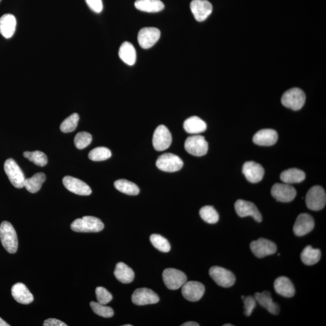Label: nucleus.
<instances>
[{"mask_svg":"<svg viewBox=\"0 0 326 326\" xmlns=\"http://www.w3.org/2000/svg\"><path fill=\"white\" fill-rule=\"evenodd\" d=\"M0 239L8 253H15L18 250V237L15 230L10 222H2L0 225Z\"/></svg>","mask_w":326,"mask_h":326,"instance_id":"nucleus-1","label":"nucleus"},{"mask_svg":"<svg viewBox=\"0 0 326 326\" xmlns=\"http://www.w3.org/2000/svg\"><path fill=\"white\" fill-rule=\"evenodd\" d=\"M71 228L75 232L97 233L104 228L101 219L94 216H84L77 219L71 224Z\"/></svg>","mask_w":326,"mask_h":326,"instance_id":"nucleus-2","label":"nucleus"},{"mask_svg":"<svg viewBox=\"0 0 326 326\" xmlns=\"http://www.w3.org/2000/svg\"><path fill=\"white\" fill-rule=\"evenodd\" d=\"M306 204L309 209L311 210H322L326 204V194L324 188L319 185L310 188L306 196Z\"/></svg>","mask_w":326,"mask_h":326,"instance_id":"nucleus-3","label":"nucleus"},{"mask_svg":"<svg viewBox=\"0 0 326 326\" xmlns=\"http://www.w3.org/2000/svg\"><path fill=\"white\" fill-rule=\"evenodd\" d=\"M306 95L303 91L298 88H291L284 94L282 97V104L285 107L294 111L300 110L305 105Z\"/></svg>","mask_w":326,"mask_h":326,"instance_id":"nucleus-4","label":"nucleus"},{"mask_svg":"<svg viewBox=\"0 0 326 326\" xmlns=\"http://www.w3.org/2000/svg\"><path fill=\"white\" fill-rule=\"evenodd\" d=\"M163 279L164 284L170 290H177L187 282L186 275L181 271L167 268L163 271Z\"/></svg>","mask_w":326,"mask_h":326,"instance_id":"nucleus-5","label":"nucleus"},{"mask_svg":"<svg viewBox=\"0 0 326 326\" xmlns=\"http://www.w3.org/2000/svg\"><path fill=\"white\" fill-rule=\"evenodd\" d=\"M4 169L11 184L18 188L24 187L25 176L15 160L9 159L5 162Z\"/></svg>","mask_w":326,"mask_h":326,"instance_id":"nucleus-6","label":"nucleus"},{"mask_svg":"<svg viewBox=\"0 0 326 326\" xmlns=\"http://www.w3.org/2000/svg\"><path fill=\"white\" fill-rule=\"evenodd\" d=\"M183 164L182 160L178 156L171 153L163 154L156 162L157 167L166 172H175L181 170Z\"/></svg>","mask_w":326,"mask_h":326,"instance_id":"nucleus-7","label":"nucleus"},{"mask_svg":"<svg viewBox=\"0 0 326 326\" xmlns=\"http://www.w3.org/2000/svg\"><path fill=\"white\" fill-rule=\"evenodd\" d=\"M209 274L216 284L220 287L230 288L235 284V276L232 272L224 268L217 266L211 267L209 270Z\"/></svg>","mask_w":326,"mask_h":326,"instance_id":"nucleus-8","label":"nucleus"},{"mask_svg":"<svg viewBox=\"0 0 326 326\" xmlns=\"http://www.w3.org/2000/svg\"><path fill=\"white\" fill-rule=\"evenodd\" d=\"M184 148L191 155L201 157L207 153L208 146L204 137L196 135L188 137Z\"/></svg>","mask_w":326,"mask_h":326,"instance_id":"nucleus-9","label":"nucleus"},{"mask_svg":"<svg viewBox=\"0 0 326 326\" xmlns=\"http://www.w3.org/2000/svg\"><path fill=\"white\" fill-rule=\"evenodd\" d=\"M172 142V137L168 128L162 125L156 128L154 133L153 147L158 151L166 150L170 147Z\"/></svg>","mask_w":326,"mask_h":326,"instance_id":"nucleus-10","label":"nucleus"},{"mask_svg":"<svg viewBox=\"0 0 326 326\" xmlns=\"http://www.w3.org/2000/svg\"><path fill=\"white\" fill-rule=\"evenodd\" d=\"M271 194L277 201L290 202L295 199L297 191L295 188L287 183H276L271 188Z\"/></svg>","mask_w":326,"mask_h":326,"instance_id":"nucleus-11","label":"nucleus"},{"mask_svg":"<svg viewBox=\"0 0 326 326\" xmlns=\"http://www.w3.org/2000/svg\"><path fill=\"white\" fill-rule=\"evenodd\" d=\"M250 248L254 256L258 258H264L266 256L273 255L277 251V245L275 243L264 238H260L251 242Z\"/></svg>","mask_w":326,"mask_h":326,"instance_id":"nucleus-12","label":"nucleus"},{"mask_svg":"<svg viewBox=\"0 0 326 326\" xmlns=\"http://www.w3.org/2000/svg\"><path fill=\"white\" fill-rule=\"evenodd\" d=\"M234 208L237 215L240 217L251 216L257 222L262 221V214L253 202L239 199L234 204Z\"/></svg>","mask_w":326,"mask_h":326,"instance_id":"nucleus-13","label":"nucleus"},{"mask_svg":"<svg viewBox=\"0 0 326 326\" xmlns=\"http://www.w3.org/2000/svg\"><path fill=\"white\" fill-rule=\"evenodd\" d=\"M181 293L183 297L188 301L197 302L204 296L205 287L201 283L187 281L182 287Z\"/></svg>","mask_w":326,"mask_h":326,"instance_id":"nucleus-14","label":"nucleus"},{"mask_svg":"<svg viewBox=\"0 0 326 326\" xmlns=\"http://www.w3.org/2000/svg\"><path fill=\"white\" fill-rule=\"evenodd\" d=\"M161 32L159 28L156 27H145L140 30L138 35V41L141 47L148 49L156 44L159 41Z\"/></svg>","mask_w":326,"mask_h":326,"instance_id":"nucleus-15","label":"nucleus"},{"mask_svg":"<svg viewBox=\"0 0 326 326\" xmlns=\"http://www.w3.org/2000/svg\"><path fill=\"white\" fill-rule=\"evenodd\" d=\"M159 300V297L155 292L148 288L137 289L132 296L133 303L138 306L156 304Z\"/></svg>","mask_w":326,"mask_h":326,"instance_id":"nucleus-16","label":"nucleus"},{"mask_svg":"<svg viewBox=\"0 0 326 326\" xmlns=\"http://www.w3.org/2000/svg\"><path fill=\"white\" fill-rule=\"evenodd\" d=\"M62 182L65 187L73 193L81 196H88L92 193L89 185L81 179L67 176L63 178Z\"/></svg>","mask_w":326,"mask_h":326,"instance_id":"nucleus-17","label":"nucleus"},{"mask_svg":"<svg viewBox=\"0 0 326 326\" xmlns=\"http://www.w3.org/2000/svg\"><path fill=\"white\" fill-rule=\"evenodd\" d=\"M315 227L314 219L310 214L302 213L297 217L293 227L294 233L297 236H303L313 231Z\"/></svg>","mask_w":326,"mask_h":326,"instance_id":"nucleus-18","label":"nucleus"},{"mask_svg":"<svg viewBox=\"0 0 326 326\" xmlns=\"http://www.w3.org/2000/svg\"><path fill=\"white\" fill-rule=\"evenodd\" d=\"M191 12L199 22L204 21L212 12V5L207 0H193L190 3Z\"/></svg>","mask_w":326,"mask_h":326,"instance_id":"nucleus-19","label":"nucleus"},{"mask_svg":"<svg viewBox=\"0 0 326 326\" xmlns=\"http://www.w3.org/2000/svg\"><path fill=\"white\" fill-rule=\"evenodd\" d=\"M242 172L249 182L257 183L264 178L265 170L259 163L248 162L243 165Z\"/></svg>","mask_w":326,"mask_h":326,"instance_id":"nucleus-20","label":"nucleus"},{"mask_svg":"<svg viewBox=\"0 0 326 326\" xmlns=\"http://www.w3.org/2000/svg\"><path fill=\"white\" fill-rule=\"evenodd\" d=\"M253 140L254 144L257 145L270 147L276 144L278 140V134L272 129H264L255 134Z\"/></svg>","mask_w":326,"mask_h":326,"instance_id":"nucleus-21","label":"nucleus"},{"mask_svg":"<svg viewBox=\"0 0 326 326\" xmlns=\"http://www.w3.org/2000/svg\"><path fill=\"white\" fill-rule=\"evenodd\" d=\"M274 290L279 295L291 298L295 295V288L290 279L282 276L277 278L274 284Z\"/></svg>","mask_w":326,"mask_h":326,"instance_id":"nucleus-22","label":"nucleus"},{"mask_svg":"<svg viewBox=\"0 0 326 326\" xmlns=\"http://www.w3.org/2000/svg\"><path fill=\"white\" fill-rule=\"evenodd\" d=\"M254 299L256 302L267 310L269 313L273 315H278L280 308L277 303L274 302L270 292L264 291L262 293H257L254 294Z\"/></svg>","mask_w":326,"mask_h":326,"instance_id":"nucleus-23","label":"nucleus"},{"mask_svg":"<svg viewBox=\"0 0 326 326\" xmlns=\"http://www.w3.org/2000/svg\"><path fill=\"white\" fill-rule=\"evenodd\" d=\"M16 19L12 14L7 13L0 18V33L5 38H12L15 32Z\"/></svg>","mask_w":326,"mask_h":326,"instance_id":"nucleus-24","label":"nucleus"},{"mask_svg":"<svg viewBox=\"0 0 326 326\" xmlns=\"http://www.w3.org/2000/svg\"><path fill=\"white\" fill-rule=\"evenodd\" d=\"M12 295L17 302L23 305H28L33 301V296L24 284L18 283L12 288Z\"/></svg>","mask_w":326,"mask_h":326,"instance_id":"nucleus-25","label":"nucleus"},{"mask_svg":"<svg viewBox=\"0 0 326 326\" xmlns=\"http://www.w3.org/2000/svg\"><path fill=\"white\" fill-rule=\"evenodd\" d=\"M183 127L188 134H198L207 130V124L197 116H192L185 120Z\"/></svg>","mask_w":326,"mask_h":326,"instance_id":"nucleus-26","label":"nucleus"},{"mask_svg":"<svg viewBox=\"0 0 326 326\" xmlns=\"http://www.w3.org/2000/svg\"><path fill=\"white\" fill-rule=\"evenodd\" d=\"M114 276L119 282L125 284H130L135 277L132 269L123 262H119L117 264L114 271Z\"/></svg>","mask_w":326,"mask_h":326,"instance_id":"nucleus-27","label":"nucleus"},{"mask_svg":"<svg viewBox=\"0 0 326 326\" xmlns=\"http://www.w3.org/2000/svg\"><path fill=\"white\" fill-rule=\"evenodd\" d=\"M134 4L137 9L150 13L159 12L164 8L160 0H137Z\"/></svg>","mask_w":326,"mask_h":326,"instance_id":"nucleus-28","label":"nucleus"},{"mask_svg":"<svg viewBox=\"0 0 326 326\" xmlns=\"http://www.w3.org/2000/svg\"><path fill=\"white\" fill-rule=\"evenodd\" d=\"M120 58L128 65L135 64L137 59V54L135 48L131 43L124 42L120 47L119 51Z\"/></svg>","mask_w":326,"mask_h":326,"instance_id":"nucleus-29","label":"nucleus"},{"mask_svg":"<svg viewBox=\"0 0 326 326\" xmlns=\"http://www.w3.org/2000/svg\"><path fill=\"white\" fill-rule=\"evenodd\" d=\"M306 175L304 171L296 168H289L286 170L280 175V179L287 184H296L304 181Z\"/></svg>","mask_w":326,"mask_h":326,"instance_id":"nucleus-30","label":"nucleus"},{"mask_svg":"<svg viewBox=\"0 0 326 326\" xmlns=\"http://www.w3.org/2000/svg\"><path fill=\"white\" fill-rule=\"evenodd\" d=\"M45 179L46 176L44 173H37L31 178L25 179L24 187L30 193H35L41 189Z\"/></svg>","mask_w":326,"mask_h":326,"instance_id":"nucleus-31","label":"nucleus"},{"mask_svg":"<svg viewBox=\"0 0 326 326\" xmlns=\"http://www.w3.org/2000/svg\"><path fill=\"white\" fill-rule=\"evenodd\" d=\"M321 251L319 249H315L309 245L303 250L301 259L303 264L311 266L317 264L321 258Z\"/></svg>","mask_w":326,"mask_h":326,"instance_id":"nucleus-32","label":"nucleus"},{"mask_svg":"<svg viewBox=\"0 0 326 326\" xmlns=\"http://www.w3.org/2000/svg\"><path fill=\"white\" fill-rule=\"evenodd\" d=\"M117 190L128 195L136 196L140 193L139 187L133 182L126 179H119L114 182Z\"/></svg>","mask_w":326,"mask_h":326,"instance_id":"nucleus-33","label":"nucleus"},{"mask_svg":"<svg viewBox=\"0 0 326 326\" xmlns=\"http://www.w3.org/2000/svg\"><path fill=\"white\" fill-rule=\"evenodd\" d=\"M200 216L208 224H216L219 221V216L212 206H204L199 211Z\"/></svg>","mask_w":326,"mask_h":326,"instance_id":"nucleus-34","label":"nucleus"},{"mask_svg":"<svg viewBox=\"0 0 326 326\" xmlns=\"http://www.w3.org/2000/svg\"><path fill=\"white\" fill-rule=\"evenodd\" d=\"M25 158L33 162L38 166H45L47 164L48 160L46 155L41 151L25 152L23 154Z\"/></svg>","mask_w":326,"mask_h":326,"instance_id":"nucleus-35","label":"nucleus"},{"mask_svg":"<svg viewBox=\"0 0 326 326\" xmlns=\"http://www.w3.org/2000/svg\"><path fill=\"white\" fill-rule=\"evenodd\" d=\"M112 156L111 152L109 149L105 147H98L94 148L90 152L88 157L94 162H101L108 160Z\"/></svg>","mask_w":326,"mask_h":326,"instance_id":"nucleus-36","label":"nucleus"},{"mask_svg":"<svg viewBox=\"0 0 326 326\" xmlns=\"http://www.w3.org/2000/svg\"><path fill=\"white\" fill-rule=\"evenodd\" d=\"M150 241L154 247L163 253L170 250V245L167 240L159 234H154L150 237Z\"/></svg>","mask_w":326,"mask_h":326,"instance_id":"nucleus-37","label":"nucleus"},{"mask_svg":"<svg viewBox=\"0 0 326 326\" xmlns=\"http://www.w3.org/2000/svg\"><path fill=\"white\" fill-rule=\"evenodd\" d=\"M79 121L78 114L74 113L64 120L60 126L62 133H69L76 130Z\"/></svg>","mask_w":326,"mask_h":326,"instance_id":"nucleus-38","label":"nucleus"},{"mask_svg":"<svg viewBox=\"0 0 326 326\" xmlns=\"http://www.w3.org/2000/svg\"><path fill=\"white\" fill-rule=\"evenodd\" d=\"M90 307L94 313L104 318H111L114 316V311L112 308L100 304L98 302H91Z\"/></svg>","mask_w":326,"mask_h":326,"instance_id":"nucleus-39","label":"nucleus"},{"mask_svg":"<svg viewBox=\"0 0 326 326\" xmlns=\"http://www.w3.org/2000/svg\"><path fill=\"white\" fill-rule=\"evenodd\" d=\"M74 141L77 148L79 150H83L91 144L92 142V136L87 132L79 133L77 134Z\"/></svg>","mask_w":326,"mask_h":326,"instance_id":"nucleus-40","label":"nucleus"},{"mask_svg":"<svg viewBox=\"0 0 326 326\" xmlns=\"http://www.w3.org/2000/svg\"><path fill=\"white\" fill-rule=\"evenodd\" d=\"M97 302L102 305H107L113 300L110 293L103 287H97L96 290Z\"/></svg>","mask_w":326,"mask_h":326,"instance_id":"nucleus-41","label":"nucleus"},{"mask_svg":"<svg viewBox=\"0 0 326 326\" xmlns=\"http://www.w3.org/2000/svg\"><path fill=\"white\" fill-rule=\"evenodd\" d=\"M243 300L244 303V314L247 317L250 316L256 307V300L254 297L250 296L245 297Z\"/></svg>","mask_w":326,"mask_h":326,"instance_id":"nucleus-42","label":"nucleus"},{"mask_svg":"<svg viewBox=\"0 0 326 326\" xmlns=\"http://www.w3.org/2000/svg\"><path fill=\"white\" fill-rule=\"evenodd\" d=\"M86 3L93 12L99 13L103 10V3L102 0H85Z\"/></svg>","mask_w":326,"mask_h":326,"instance_id":"nucleus-43","label":"nucleus"},{"mask_svg":"<svg viewBox=\"0 0 326 326\" xmlns=\"http://www.w3.org/2000/svg\"><path fill=\"white\" fill-rule=\"evenodd\" d=\"M44 326H67L65 323L55 319H48L43 324Z\"/></svg>","mask_w":326,"mask_h":326,"instance_id":"nucleus-44","label":"nucleus"},{"mask_svg":"<svg viewBox=\"0 0 326 326\" xmlns=\"http://www.w3.org/2000/svg\"><path fill=\"white\" fill-rule=\"evenodd\" d=\"M181 326H199V325L198 323L193 322H188L187 323H184L181 325Z\"/></svg>","mask_w":326,"mask_h":326,"instance_id":"nucleus-45","label":"nucleus"},{"mask_svg":"<svg viewBox=\"0 0 326 326\" xmlns=\"http://www.w3.org/2000/svg\"><path fill=\"white\" fill-rule=\"evenodd\" d=\"M10 325L7 324V323L4 321L1 317H0V326H9Z\"/></svg>","mask_w":326,"mask_h":326,"instance_id":"nucleus-46","label":"nucleus"},{"mask_svg":"<svg viewBox=\"0 0 326 326\" xmlns=\"http://www.w3.org/2000/svg\"><path fill=\"white\" fill-rule=\"evenodd\" d=\"M233 326V325H231V324H230V325H229V324H226V325H224V326Z\"/></svg>","mask_w":326,"mask_h":326,"instance_id":"nucleus-47","label":"nucleus"},{"mask_svg":"<svg viewBox=\"0 0 326 326\" xmlns=\"http://www.w3.org/2000/svg\"><path fill=\"white\" fill-rule=\"evenodd\" d=\"M124 326H132V325H124Z\"/></svg>","mask_w":326,"mask_h":326,"instance_id":"nucleus-48","label":"nucleus"},{"mask_svg":"<svg viewBox=\"0 0 326 326\" xmlns=\"http://www.w3.org/2000/svg\"><path fill=\"white\" fill-rule=\"evenodd\" d=\"M0 1H1V0H0Z\"/></svg>","mask_w":326,"mask_h":326,"instance_id":"nucleus-49","label":"nucleus"}]
</instances>
